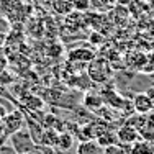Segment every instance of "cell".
<instances>
[{
	"label": "cell",
	"mask_w": 154,
	"mask_h": 154,
	"mask_svg": "<svg viewBox=\"0 0 154 154\" xmlns=\"http://www.w3.org/2000/svg\"><path fill=\"white\" fill-rule=\"evenodd\" d=\"M87 75H89L90 80H94L97 84L108 82L113 75L112 66H110L108 59H105V57H94L89 62V66H87Z\"/></svg>",
	"instance_id": "1"
},
{
	"label": "cell",
	"mask_w": 154,
	"mask_h": 154,
	"mask_svg": "<svg viewBox=\"0 0 154 154\" xmlns=\"http://www.w3.org/2000/svg\"><path fill=\"white\" fill-rule=\"evenodd\" d=\"M10 143H12L13 149L17 151V154H23V152H30L33 149V141L31 136L26 131L20 130L17 133L10 134Z\"/></svg>",
	"instance_id": "2"
},
{
	"label": "cell",
	"mask_w": 154,
	"mask_h": 154,
	"mask_svg": "<svg viewBox=\"0 0 154 154\" xmlns=\"http://www.w3.org/2000/svg\"><path fill=\"white\" fill-rule=\"evenodd\" d=\"M116 138H118V143L120 144H123L125 148L126 146H131L134 144L136 141L141 139V134H139V130H136L134 126H131V125H123V126H120L118 130H116Z\"/></svg>",
	"instance_id": "3"
},
{
	"label": "cell",
	"mask_w": 154,
	"mask_h": 154,
	"mask_svg": "<svg viewBox=\"0 0 154 154\" xmlns=\"http://www.w3.org/2000/svg\"><path fill=\"white\" fill-rule=\"evenodd\" d=\"M2 123H3V128H5L7 134H13L17 131H20L23 128V123H25V118L21 115V112H12L8 115H3L2 116Z\"/></svg>",
	"instance_id": "4"
},
{
	"label": "cell",
	"mask_w": 154,
	"mask_h": 154,
	"mask_svg": "<svg viewBox=\"0 0 154 154\" xmlns=\"http://www.w3.org/2000/svg\"><path fill=\"white\" fill-rule=\"evenodd\" d=\"M133 110L139 115H149L152 112V103H151V98L146 92H139L133 97Z\"/></svg>",
	"instance_id": "5"
},
{
	"label": "cell",
	"mask_w": 154,
	"mask_h": 154,
	"mask_svg": "<svg viewBox=\"0 0 154 154\" xmlns=\"http://www.w3.org/2000/svg\"><path fill=\"white\" fill-rule=\"evenodd\" d=\"M103 148L97 143V139H84L77 144L75 154H102Z\"/></svg>",
	"instance_id": "6"
},
{
	"label": "cell",
	"mask_w": 154,
	"mask_h": 154,
	"mask_svg": "<svg viewBox=\"0 0 154 154\" xmlns=\"http://www.w3.org/2000/svg\"><path fill=\"white\" fill-rule=\"evenodd\" d=\"M95 57V53L89 48H75L69 53V61L71 62H90Z\"/></svg>",
	"instance_id": "7"
},
{
	"label": "cell",
	"mask_w": 154,
	"mask_h": 154,
	"mask_svg": "<svg viewBox=\"0 0 154 154\" xmlns=\"http://www.w3.org/2000/svg\"><path fill=\"white\" fill-rule=\"evenodd\" d=\"M128 154H154V143L148 139H139L134 144L126 146Z\"/></svg>",
	"instance_id": "8"
},
{
	"label": "cell",
	"mask_w": 154,
	"mask_h": 154,
	"mask_svg": "<svg viewBox=\"0 0 154 154\" xmlns=\"http://www.w3.org/2000/svg\"><path fill=\"white\" fill-rule=\"evenodd\" d=\"M57 139H59V131H56L54 128H46L41 133V144L46 148H56Z\"/></svg>",
	"instance_id": "9"
},
{
	"label": "cell",
	"mask_w": 154,
	"mask_h": 154,
	"mask_svg": "<svg viewBox=\"0 0 154 154\" xmlns=\"http://www.w3.org/2000/svg\"><path fill=\"white\" fill-rule=\"evenodd\" d=\"M103 102L108 105V107L112 108H123L125 107V98L122 97V95H118L116 92H103Z\"/></svg>",
	"instance_id": "10"
},
{
	"label": "cell",
	"mask_w": 154,
	"mask_h": 154,
	"mask_svg": "<svg viewBox=\"0 0 154 154\" xmlns=\"http://www.w3.org/2000/svg\"><path fill=\"white\" fill-rule=\"evenodd\" d=\"M53 10L57 15H69L74 10L72 0H53Z\"/></svg>",
	"instance_id": "11"
},
{
	"label": "cell",
	"mask_w": 154,
	"mask_h": 154,
	"mask_svg": "<svg viewBox=\"0 0 154 154\" xmlns=\"http://www.w3.org/2000/svg\"><path fill=\"white\" fill-rule=\"evenodd\" d=\"M72 146H74V136H72L69 131H61L56 148H59L61 151H69Z\"/></svg>",
	"instance_id": "12"
},
{
	"label": "cell",
	"mask_w": 154,
	"mask_h": 154,
	"mask_svg": "<svg viewBox=\"0 0 154 154\" xmlns=\"http://www.w3.org/2000/svg\"><path fill=\"white\" fill-rule=\"evenodd\" d=\"M97 143L102 146V148H107V146L116 144V143H118V138H116V131L113 133V131H108V130H105L103 133H102L100 136L97 138Z\"/></svg>",
	"instance_id": "13"
},
{
	"label": "cell",
	"mask_w": 154,
	"mask_h": 154,
	"mask_svg": "<svg viewBox=\"0 0 154 154\" xmlns=\"http://www.w3.org/2000/svg\"><path fill=\"white\" fill-rule=\"evenodd\" d=\"M102 102H103V98H102V97L89 94V95H85V100H84V103H85V107H87V108L95 110V108H98V107L102 105Z\"/></svg>",
	"instance_id": "14"
},
{
	"label": "cell",
	"mask_w": 154,
	"mask_h": 154,
	"mask_svg": "<svg viewBox=\"0 0 154 154\" xmlns=\"http://www.w3.org/2000/svg\"><path fill=\"white\" fill-rule=\"evenodd\" d=\"M141 72H144V74H152L154 72V53L146 54V59H144V64L141 67Z\"/></svg>",
	"instance_id": "15"
},
{
	"label": "cell",
	"mask_w": 154,
	"mask_h": 154,
	"mask_svg": "<svg viewBox=\"0 0 154 154\" xmlns=\"http://www.w3.org/2000/svg\"><path fill=\"white\" fill-rule=\"evenodd\" d=\"M102 154H128V151H126V148H125L123 144L116 143V144H112V146H107V148H103Z\"/></svg>",
	"instance_id": "16"
},
{
	"label": "cell",
	"mask_w": 154,
	"mask_h": 154,
	"mask_svg": "<svg viewBox=\"0 0 154 154\" xmlns=\"http://www.w3.org/2000/svg\"><path fill=\"white\" fill-rule=\"evenodd\" d=\"M72 7L75 12H85L90 7V0H72Z\"/></svg>",
	"instance_id": "17"
},
{
	"label": "cell",
	"mask_w": 154,
	"mask_h": 154,
	"mask_svg": "<svg viewBox=\"0 0 154 154\" xmlns=\"http://www.w3.org/2000/svg\"><path fill=\"white\" fill-rule=\"evenodd\" d=\"M146 94L149 95V98H151V103H152V108H154V87H149V89L146 90Z\"/></svg>",
	"instance_id": "18"
},
{
	"label": "cell",
	"mask_w": 154,
	"mask_h": 154,
	"mask_svg": "<svg viewBox=\"0 0 154 154\" xmlns=\"http://www.w3.org/2000/svg\"><path fill=\"white\" fill-rule=\"evenodd\" d=\"M5 136H8V134H7L5 128H3V123H2V120H0V141H2Z\"/></svg>",
	"instance_id": "19"
},
{
	"label": "cell",
	"mask_w": 154,
	"mask_h": 154,
	"mask_svg": "<svg viewBox=\"0 0 154 154\" xmlns=\"http://www.w3.org/2000/svg\"><path fill=\"white\" fill-rule=\"evenodd\" d=\"M5 66H7V61L3 59V57H0V72L5 71Z\"/></svg>",
	"instance_id": "20"
},
{
	"label": "cell",
	"mask_w": 154,
	"mask_h": 154,
	"mask_svg": "<svg viewBox=\"0 0 154 154\" xmlns=\"http://www.w3.org/2000/svg\"><path fill=\"white\" fill-rule=\"evenodd\" d=\"M90 39H92V41H102V36H98V35H95V33H94Z\"/></svg>",
	"instance_id": "21"
}]
</instances>
